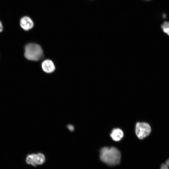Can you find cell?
Wrapping results in <instances>:
<instances>
[{"mask_svg":"<svg viewBox=\"0 0 169 169\" xmlns=\"http://www.w3.org/2000/svg\"><path fill=\"white\" fill-rule=\"evenodd\" d=\"M100 158L107 165L114 166L120 163L121 154L119 150L115 147H104L100 150Z\"/></svg>","mask_w":169,"mask_h":169,"instance_id":"cell-1","label":"cell"},{"mask_svg":"<svg viewBox=\"0 0 169 169\" xmlns=\"http://www.w3.org/2000/svg\"><path fill=\"white\" fill-rule=\"evenodd\" d=\"M24 55L28 60L38 61L43 58V50L40 45L35 43H29L25 46Z\"/></svg>","mask_w":169,"mask_h":169,"instance_id":"cell-2","label":"cell"},{"mask_svg":"<svg viewBox=\"0 0 169 169\" xmlns=\"http://www.w3.org/2000/svg\"><path fill=\"white\" fill-rule=\"evenodd\" d=\"M150 125L146 122H137L136 126V133L137 137L142 139L148 136L151 133Z\"/></svg>","mask_w":169,"mask_h":169,"instance_id":"cell-3","label":"cell"},{"mask_svg":"<svg viewBox=\"0 0 169 169\" xmlns=\"http://www.w3.org/2000/svg\"><path fill=\"white\" fill-rule=\"evenodd\" d=\"M20 24L21 28L25 31L31 29L34 25L32 19L27 16H23L20 19Z\"/></svg>","mask_w":169,"mask_h":169,"instance_id":"cell-4","label":"cell"},{"mask_svg":"<svg viewBox=\"0 0 169 169\" xmlns=\"http://www.w3.org/2000/svg\"><path fill=\"white\" fill-rule=\"evenodd\" d=\"M41 68L43 71L47 73H53L55 69V65L53 61L49 59H45L42 62Z\"/></svg>","mask_w":169,"mask_h":169,"instance_id":"cell-5","label":"cell"},{"mask_svg":"<svg viewBox=\"0 0 169 169\" xmlns=\"http://www.w3.org/2000/svg\"><path fill=\"white\" fill-rule=\"evenodd\" d=\"M124 134L121 130L119 128H115L112 131L110 136L115 141H120L123 138Z\"/></svg>","mask_w":169,"mask_h":169,"instance_id":"cell-6","label":"cell"},{"mask_svg":"<svg viewBox=\"0 0 169 169\" xmlns=\"http://www.w3.org/2000/svg\"><path fill=\"white\" fill-rule=\"evenodd\" d=\"M26 161L28 164L34 167L36 166L37 165L36 163V154L33 153L28 155L26 157Z\"/></svg>","mask_w":169,"mask_h":169,"instance_id":"cell-7","label":"cell"},{"mask_svg":"<svg viewBox=\"0 0 169 169\" xmlns=\"http://www.w3.org/2000/svg\"><path fill=\"white\" fill-rule=\"evenodd\" d=\"M37 157V165H41L46 161V157L44 155L41 153H38L36 154Z\"/></svg>","mask_w":169,"mask_h":169,"instance_id":"cell-8","label":"cell"},{"mask_svg":"<svg viewBox=\"0 0 169 169\" xmlns=\"http://www.w3.org/2000/svg\"><path fill=\"white\" fill-rule=\"evenodd\" d=\"M161 28L164 32L169 36V22H165L161 25Z\"/></svg>","mask_w":169,"mask_h":169,"instance_id":"cell-9","label":"cell"},{"mask_svg":"<svg viewBox=\"0 0 169 169\" xmlns=\"http://www.w3.org/2000/svg\"><path fill=\"white\" fill-rule=\"evenodd\" d=\"M160 169H169V159L161 165Z\"/></svg>","mask_w":169,"mask_h":169,"instance_id":"cell-10","label":"cell"},{"mask_svg":"<svg viewBox=\"0 0 169 169\" xmlns=\"http://www.w3.org/2000/svg\"><path fill=\"white\" fill-rule=\"evenodd\" d=\"M68 128L71 131H73L74 129V127L73 125H68Z\"/></svg>","mask_w":169,"mask_h":169,"instance_id":"cell-11","label":"cell"},{"mask_svg":"<svg viewBox=\"0 0 169 169\" xmlns=\"http://www.w3.org/2000/svg\"><path fill=\"white\" fill-rule=\"evenodd\" d=\"M3 30V25L1 22L0 21V32L2 31Z\"/></svg>","mask_w":169,"mask_h":169,"instance_id":"cell-12","label":"cell"}]
</instances>
